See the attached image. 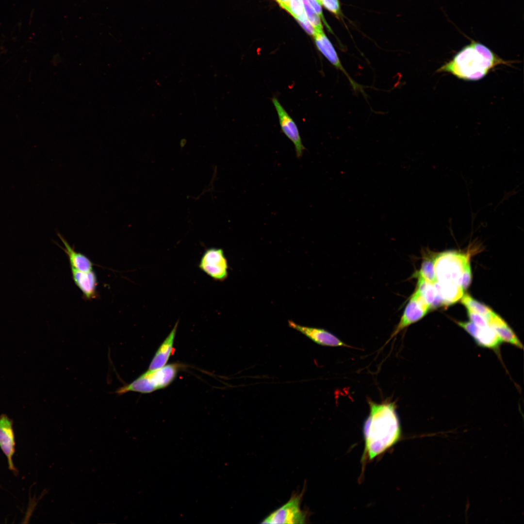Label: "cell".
Returning <instances> with one entry per match:
<instances>
[{
  "instance_id": "6da1fadb",
  "label": "cell",
  "mask_w": 524,
  "mask_h": 524,
  "mask_svg": "<svg viewBox=\"0 0 524 524\" xmlns=\"http://www.w3.org/2000/svg\"><path fill=\"white\" fill-rule=\"evenodd\" d=\"M368 401L370 411L363 426L364 449L362 461H371L383 454L396 444L402 436L395 404Z\"/></svg>"
},
{
  "instance_id": "7a4b0ae2",
  "label": "cell",
  "mask_w": 524,
  "mask_h": 524,
  "mask_svg": "<svg viewBox=\"0 0 524 524\" xmlns=\"http://www.w3.org/2000/svg\"><path fill=\"white\" fill-rule=\"evenodd\" d=\"M512 62L499 57L483 44L471 40L437 72L450 73L465 81H478L484 78L496 66L509 65Z\"/></svg>"
},
{
  "instance_id": "3957f363",
  "label": "cell",
  "mask_w": 524,
  "mask_h": 524,
  "mask_svg": "<svg viewBox=\"0 0 524 524\" xmlns=\"http://www.w3.org/2000/svg\"><path fill=\"white\" fill-rule=\"evenodd\" d=\"M184 367L175 362L155 370H147L131 383L118 388L115 393L120 395L130 392L146 394L164 389L173 382Z\"/></svg>"
},
{
  "instance_id": "277c9868",
  "label": "cell",
  "mask_w": 524,
  "mask_h": 524,
  "mask_svg": "<svg viewBox=\"0 0 524 524\" xmlns=\"http://www.w3.org/2000/svg\"><path fill=\"white\" fill-rule=\"evenodd\" d=\"M469 262V255L466 254L456 251L439 254L434 259L436 281L453 283L461 287L463 272Z\"/></svg>"
},
{
  "instance_id": "5b68a950",
  "label": "cell",
  "mask_w": 524,
  "mask_h": 524,
  "mask_svg": "<svg viewBox=\"0 0 524 524\" xmlns=\"http://www.w3.org/2000/svg\"><path fill=\"white\" fill-rule=\"evenodd\" d=\"M303 493L293 494L283 505L269 514L261 524H305L307 513L301 509Z\"/></svg>"
},
{
  "instance_id": "8992f818",
  "label": "cell",
  "mask_w": 524,
  "mask_h": 524,
  "mask_svg": "<svg viewBox=\"0 0 524 524\" xmlns=\"http://www.w3.org/2000/svg\"><path fill=\"white\" fill-rule=\"evenodd\" d=\"M198 267L215 281H223L228 276V261L220 248L206 249L201 257Z\"/></svg>"
},
{
  "instance_id": "52a82bcc",
  "label": "cell",
  "mask_w": 524,
  "mask_h": 524,
  "mask_svg": "<svg viewBox=\"0 0 524 524\" xmlns=\"http://www.w3.org/2000/svg\"><path fill=\"white\" fill-rule=\"evenodd\" d=\"M429 310V305L415 290L407 304L400 321L389 341L407 327L422 319Z\"/></svg>"
},
{
  "instance_id": "ba28073f",
  "label": "cell",
  "mask_w": 524,
  "mask_h": 524,
  "mask_svg": "<svg viewBox=\"0 0 524 524\" xmlns=\"http://www.w3.org/2000/svg\"><path fill=\"white\" fill-rule=\"evenodd\" d=\"M272 101L278 115L281 130L293 143L296 156L298 158H300L302 156L306 148L302 143L298 127L294 119L276 98H273Z\"/></svg>"
},
{
  "instance_id": "9c48e42d",
  "label": "cell",
  "mask_w": 524,
  "mask_h": 524,
  "mask_svg": "<svg viewBox=\"0 0 524 524\" xmlns=\"http://www.w3.org/2000/svg\"><path fill=\"white\" fill-rule=\"evenodd\" d=\"M456 322L471 336L478 346L495 351L499 350L503 342L490 327L481 328L471 321Z\"/></svg>"
},
{
  "instance_id": "30bf717a",
  "label": "cell",
  "mask_w": 524,
  "mask_h": 524,
  "mask_svg": "<svg viewBox=\"0 0 524 524\" xmlns=\"http://www.w3.org/2000/svg\"><path fill=\"white\" fill-rule=\"evenodd\" d=\"M15 434L13 420L5 414L0 415V449L7 459L8 468L15 474L17 470L13 458L16 451Z\"/></svg>"
},
{
  "instance_id": "8fae6325",
  "label": "cell",
  "mask_w": 524,
  "mask_h": 524,
  "mask_svg": "<svg viewBox=\"0 0 524 524\" xmlns=\"http://www.w3.org/2000/svg\"><path fill=\"white\" fill-rule=\"evenodd\" d=\"M288 325L290 327L301 332L319 345L331 347H350L326 329L301 326L292 321H289Z\"/></svg>"
},
{
  "instance_id": "7c38bea8",
  "label": "cell",
  "mask_w": 524,
  "mask_h": 524,
  "mask_svg": "<svg viewBox=\"0 0 524 524\" xmlns=\"http://www.w3.org/2000/svg\"><path fill=\"white\" fill-rule=\"evenodd\" d=\"M313 37L316 47L319 51L332 66L345 75L354 90L359 89L360 87V85L354 82L347 73L333 46L324 32L316 33Z\"/></svg>"
},
{
  "instance_id": "4fadbf2b",
  "label": "cell",
  "mask_w": 524,
  "mask_h": 524,
  "mask_svg": "<svg viewBox=\"0 0 524 524\" xmlns=\"http://www.w3.org/2000/svg\"><path fill=\"white\" fill-rule=\"evenodd\" d=\"M73 281L82 291L86 300H91L97 297V278L95 273L92 271L83 272L71 268Z\"/></svg>"
},
{
  "instance_id": "5bb4252c",
  "label": "cell",
  "mask_w": 524,
  "mask_h": 524,
  "mask_svg": "<svg viewBox=\"0 0 524 524\" xmlns=\"http://www.w3.org/2000/svg\"><path fill=\"white\" fill-rule=\"evenodd\" d=\"M178 324L179 321H178L168 335L157 349L151 360L148 370H155L162 368L167 364L173 350Z\"/></svg>"
},
{
  "instance_id": "9a60e30c",
  "label": "cell",
  "mask_w": 524,
  "mask_h": 524,
  "mask_svg": "<svg viewBox=\"0 0 524 524\" xmlns=\"http://www.w3.org/2000/svg\"><path fill=\"white\" fill-rule=\"evenodd\" d=\"M489 325L502 342L509 344L518 348H523V345L516 333L499 315L495 313L489 321Z\"/></svg>"
},
{
  "instance_id": "2e32d148",
  "label": "cell",
  "mask_w": 524,
  "mask_h": 524,
  "mask_svg": "<svg viewBox=\"0 0 524 524\" xmlns=\"http://www.w3.org/2000/svg\"><path fill=\"white\" fill-rule=\"evenodd\" d=\"M433 284L442 306H447L456 303L461 299L464 295V290L457 284L438 282L436 280Z\"/></svg>"
},
{
  "instance_id": "e0dca14e",
  "label": "cell",
  "mask_w": 524,
  "mask_h": 524,
  "mask_svg": "<svg viewBox=\"0 0 524 524\" xmlns=\"http://www.w3.org/2000/svg\"><path fill=\"white\" fill-rule=\"evenodd\" d=\"M57 235L64 245V247H60L67 255L71 268L83 272L93 270V263L84 254L75 251L59 233Z\"/></svg>"
},
{
  "instance_id": "ac0fdd59",
  "label": "cell",
  "mask_w": 524,
  "mask_h": 524,
  "mask_svg": "<svg viewBox=\"0 0 524 524\" xmlns=\"http://www.w3.org/2000/svg\"><path fill=\"white\" fill-rule=\"evenodd\" d=\"M416 290L429 305L430 310L442 306L437 295L433 283L418 277Z\"/></svg>"
},
{
  "instance_id": "d6986e66",
  "label": "cell",
  "mask_w": 524,
  "mask_h": 524,
  "mask_svg": "<svg viewBox=\"0 0 524 524\" xmlns=\"http://www.w3.org/2000/svg\"><path fill=\"white\" fill-rule=\"evenodd\" d=\"M462 304L466 309H470L483 316L488 321L495 313L491 309L485 304L473 298L468 294L463 295L461 298Z\"/></svg>"
},
{
  "instance_id": "ffe728a7",
  "label": "cell",
  "mask_w": 524,
  "mask_h": 524,
  "mask_svg": "<svg viewBox=\"0 0 524 524\" xmlns=\"http://www.w3.org/2000/svg\"><path fill=\"white\" fill-rule=\"evenodd\" d=\"M435 257H426L423 260L421 268L417 273L418 277L432 283L436 280L434 268Z\"/></svg>"
},
{
  "instance_id": "44dd1931",
  "label": "cell",
  "mask_w": 524,
  "mask_h": 524,
  "mask_svg": "<svg viewBox=\"0 0 524 524\" xmlns=\"http://www.w3.org/2000/svg\"><path fill=\"white\" fill-rule=\"evenodd\" d=\"M306 16L317 33H323V28L320 16L310 4L308 0H301Z\"/></svg>"
},
{
  "instance_id": "7402d4cb",
  "label": "cell",
  "mask_w": 524,
  "mask_h": 524,
  "mask_svg": "<svg viewBox=\"0 0 524 524\" xmlns=\"http://www.w3.org/2000/svg\"><path fill=\"white\" fill-rule=\"evenodd\" d=\"M289 13L298 21L307 18L301 0H289Z\"/></svg>"
},
{
  "instance_id": "603a6c76",
  "label": "cell",
  "mask_w": 524,
  "mask_h": 524,
  "mask_svg": "<svg viewBox=\"0 0 524 524\" xmlns=\"http://www.w3.org/2000/svg\"><path fill=\"white\" fill-rule=\"evenodd\" d=\"M467 314L470 321L477 327L481 328H487L490 327L487 320L480 314L467 309Z\"/></svg>"
},
{
  "instance_id": "cb8c5ba5",
  "label": "cell",
  "mask_w": 524,
  "mask_h": 524,
  "mask_svg": "<svg viewBox=\"0 0 524 524\" xmlns=\"http://www.w3.org/2000/svg\"><path fill=\"white\" fill-rule=\"evenodd\" d=\"M322 4L328 11L336 16L341 14L339 0H322Z\"/></svg>"
},
{
  "instance_id": "d4e9b609",
  "label": "cell",
  "mask_w": 524,
  "mask_h": 524,
  "mask_svg": "<svg viewBox=\"0 0 524 524\" xmlns=\"http://www.w3.org/2000/svg\"><path fill=\"white\" fill-rule=\"evenodd\" d=\"M471 280L472 271L470 263L469 262L466 264L462 276L461 286L464 290L468 288L471 282Z\"/></svg>"
},
{
  "instance_id": "484cf974",
  "label": "cell",
  "mask_w": 524,
  "mask_h": 524,
  "mask_svg": "<svg viewBox=\"0 0 524 524\" xmlns=\"http://www.w3.org/2000/svg\"><path fill=\"white\" fill-rule=\"evenodd\" d=\"M298 22L309 34L312 35L313 37L317 33L308 20V18L305 19L302 21H299Z\"/></svg>"
},
{
  "instance_id": "4316f807",
  "label": "cell",
  "mask_w": 524,
  "mask_h": 524,
  "mask_svg": "<svg viewBox=\"0 0 524 524\" xmlns=\"http://www.w3.org/2000/svg\"><path fill=\"white\" fill-rule=\"evenodd\" d=\"M279 5L289 12V0H276Z\"/></svg>"
},
{
  "instance_id": "83f0119b",
  "label": "cell",
  "mask_w": 524,
  "mask_h": 524,
  "mask_svg": "<svg viewBox=\"0 0 524 524\" xmlns=\"http://www.w3.org/2000/svg\"><path fill=\"white\" fill-rule=\"evenodd\" d=\"M320 4H322V0H316Z\"/></svg>"
}]
</instances>
